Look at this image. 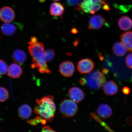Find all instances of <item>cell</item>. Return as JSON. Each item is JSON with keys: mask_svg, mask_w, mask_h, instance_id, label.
<instances>
[{"mask_svg": "<svg viewBox=\"0 0 132 132\" xmlns=\"http://www.w3.org/2000/svg\"><path fill=\"white\" fill-rule=\"evenodd\" d=\"M28 50L32 57V68H37L39 71L42 73L51 74L52 71L50 70L46 63L44 56V45L43 43L38 41L35 37L31 38L29 42Z\"/></svg>", "mask_w": 132, "mask_h": 132, "instance_id": "obj_1", "label": "cell"}, {"mask_svg": "<svg viewBox=\"0 0 132 132\" xmlns=\"http://www.w3.org/2000/svg\"><path fill=\"white\" fill-rule=\"evenodd\" d=\"M54 98L53 96L48 95L40 100L36 99L37 105L35 107L34 113L44 118L47 122L53 121L56 110Z\"/></svg>", "mask_w": 132, "mask_h": 132, "instance_id": "obj_2", "label": "cell"}, {"mask_svg": "<svg viewBox=\"0 0 132 132\" xmlns=\"http://www.w3.org/2000/svg\"><path fill=\"white\" fill-rule=\"evenodd\" d=\"M105 80V77L103 73L99 71H95L87 76L86 83L89 88L98 90L103 86Z\"/></svg>", "mask_w": 132, "mask_h": 132, "instance_id": "obj_3", "label": "cell"}, {"mask_svg": "<svg viewBox=\"0 0 132 132\" xmlns=\"http://www.w3.org/2000/svg\"><path fill=\"white\" fill-rule=\"evenodd\" d=\"M106 4L105 0H84L81 3L80 9L84 12L93 14Z\"/></svg>", "mask_w": 132, "mask_h": 132, "instance_id": "obj_4", "label": "cell"}, {"mask_svg": "<svg viewBox=\"0 0 132 132\" xmlns=\"http://www.w3.org/2000/svg\"><path fill=\"white\" fill-rule=\"evenodd\" d=\"M75 103L72 100L66 99L60 103L59 110L64 117L71 118L76 114L78 108Z\"/></svg>", "mask_w": 132, "mask_h": 132, "instance_id": "obj_5", "label": "cell"}, {"mask_svg": "<svg viewBox=\"0 0 132 132\" xmlns=\"http://www.w3.org/2000/svg\"><path fill=\"white\" fill-rule=\"evenodd\" d=\"M95 63L92 59H82L77 63V70L81 74L90 73L94 70Z\"/></svg>", "mask_w": 132, "mask_h": 132, "instance_id": "obj_6", "label": "cell"}, {"mask_svg": "<svg viewBox=\"0 0 132 132\" xmlns=\"http://www.w3.org/2000/svg\"><path fill=\"white\" fill-rule=\"evenodd\" d=\"M106 20L103 16L100 15L92 16L89 21L88 29L90 30H98L105 25Z\"/></svg>", "mask_w": 132, "mask_h": 132, "instance_id": "obj_7", "label": "cell"}, {"mask_svg": "<svg viewBox=\"0 0 132 132\" xmlns=\"http://www.w3.org/2000/svg\"><path fill=\"white\" fill-rule=\"evenodd\" d=\"M59 71L61 75L65 77H70L73 75L75 71L74 64L70 61L63 62L59 67Z\"/></svg>", "mask_w": 132, "mask_h": 132, "instance_id": "obj_8", "label": "cell"}, {"mask_svg": "<svg viewBox=\"0 0 132 132\" xmlns=\"http://www.w3.org/2000/svg\"><path fill=\"white\" fill-rule=\"evenodd\" d=\"M15 17L14 11L12 8L5 6L0 10V19L5 23L12 22Z\"/></svg>", "mask_w": 132, "mask_h": 132, "instance_id": "obj_9", "label": "cell"}, {"mask_svg": "<svg viewBox=\"0 0 132 132\" xmlns=\"http://www.w3.org/2000/svg\"><path fill=\"white\" fill-rule=\"evenodd\" d=\"M69 97L71 100L76 103H79L85 98V94L81 89L79 87H72L69 90Z\"/></svg>", "mask_w": 132, "mask_h": 132, "instance_id": "obj_10", "label": "cell"}, {"mask_svg": "<svg viewBox=\"0 0 132 132\" xmlns=\"http://www.w3.org/2000/svg\"><path fill=\"white\" fill-rule=\"evenodd\" d=\"M103 90L105 94L112 96L116 94L118 90V87L116 82L112 80L105 82L103 86Z\"/></svg>", "mask_w": 132, "mask_h": 132, "instance_id": "obj_11", "label": "cell"}, {"mask_svg": "<svg viewBox=\"0 0 132 132\" xmlns=\"http://www.w3.org/2000/svg\"><path fill=\"white\" fill-rule=\"evenodd\" d=\"M97 111L99 116L104 119L110 118L112 114L111 108L105 104H101L99 105Z\"/></svg>", "mask_w": 132, "mask_h": 132, "instance_id": "obj_12", "label": "cell"}, {"mask_svg": "<svg viewBox=\"0 0 132 132\" xmlns=\"http://www.w3.org/2000/svg\"><path fill=\"white\" fill-rule=\"evenodd\" d=\"M22 68L17 64H11L8 68V75L12 78H19L22 74Z\"/></svg>", "mask_w": 132, "mask_h": 132, "instance_id": "obj_13", "label": "cell"}, {"mask_svg": "<svg viewBox=\"0 0 132 132\" xmlns=\"http://www.w3.org/2000/svg\"><path fill=\"white\" fill-rule=\"evenodd\" d=\"M121 42L126 47L128 52H132V31L124 33L120 36Z\"/></svg>", "mask_w": 132, "mask_h": 132, "instance_id": "obj_14", "label": "cell"}, {"mask_svg": "<svg viewBox=\"0 0 132 132\" xmlns=\"http://www.w3.org/2000/svg\"><path fill=\"white\" fill-rule=\"evenodd\" d=\"M65 8L63 5L60 3L54 2L51 4L50 9L51 15L54 16H61L63 14Z\"/></svg>", "mask_w": 132, "mask_h": 132, "instance_id": "obj_15", "label": "cell"}, {"mask_svg": "<svg viewBox=\"0 0 132 132\" xmlns=\"http://www.w3.org/2000/svg\"><path fill=\"white\" fill-rule=\"evenodd\" d=\"M18 112L21 118L23 119H27L32 115V109L29 105L24 104L20 106Z\"/></svg>", "mask_w": 132, "mask_h": 132, "instance_id": "obj_16", "label": "cell"}, {"mask_svg": "<svg viewBox=\"0 0 132 132\" xmlns=\"http://www.w3.org/2000/svg\"><path fill=\"white\" fill-rule=\"evenodd\" d=\"M12 58L15 62L22 65L26 61V55L23 51L20 49H16L13 52Z\"/></svg>", "mask_w": 132, "mask_h": 132, "instance_id": "obj_17", "label": "cell"}, {"mask_svg": "<svg viewBox=\"0 0 132 132\" xmlns=\"http://www.w3.org/2000/svg\"><path fill=\"white\" fill-rule=\"evenodd\" d=\"M118 24L120 28L122 30H128L132 27V20L128 16H123L119 20Z\"/></svg>", "mask_w": 132, "mask_h": 132, "instance_id": "obj_18", "label": "cell"}, {"mask_svg": "<svg viewBox=\"0 0 132 132\" xmlns=\"http://www.w3.org/2000/svg\"><path fill=\"white\" fill-rule=\"evenodd\" d=\"M16 28L14 24L10 23L3 24L1 27V31L5 35L11 36L14 35L16 32Z\"/></svg>", "mask_w": 132, "mask_h": 132, "instance_id": "obj_19", "label": "cell"}, {"mask_svg": "<svg viewBox=\"0 0 132 132\" xmlns=\"http://www.w3.org/2000/svg\"><path fill=\"white\" fill-rule=\"evenodd\" d=\"M113 53L118 56H123L127 53L128 51L123 44L121 42H116L113 44Z\"/></svg>", "mask_w": 132, "mask_h": 132, "instance_id": "obj_20", "label": "cell"}, {"mask_svg": "<svg viewBox=\"0 0 132 132\" xmlns=\"http://www.w3.org/2000/svg\"><path fill=\"white\" fill-rule=\"evenodd\" d=\"M55 53L53 49H48L44 52V56L46 62H50L55 56Z\"/></svg>", "mask_w": 132, "mask_h": 132, "instance_id": "obj_21", "label": "cell"}, {"mask_svg": "<svg viewBox=\"0 0 132 132\" xmlns=\"http://www.w3.org/2000/svg\"><path fill=\"white\" fill-rule=\"evenodd\" d=\"M9 93L6 89L0 87V102H3L7 100L9 98Z\"/></svg>", "mask_w": 132, "mask_h": 132, "instance_id": "obj_22", "label": "cell"}, {"mask_svg": "<svg viewBox=\"0 0 132 132\" xmlns=\"http://www.w3.org/2000/svg\"><path fill=\"white\" fill-rule=\"evenodd\" d=\"M82 0H66V3L69 6H74L77 10H80V5Z\"/></svg>", "mask_w": 132, "mask_h": 132, "instance_id": "obj_23", "label": "cell"}, {"mask_svg": "<svg viewBox=\"0 0 132 132\" xmlns=\"http://www.w3.org/2000/svg\"><path fill=\"white\" fill-rule=\"evenodd\" d=\"M8 68L7 64L4 61L0 59V75H4L7 73Z\"/></svg>", "mask_w": 132, "mask_h": 132, "instance_id": "obj_24", "label": "cell"}, {"mask_svg": "<svg viewBox=\"0 0 132 132\" xmlns=\"http://www.w3.org/2000/svg\"><path fill=\"white\" fill-rule=\"evenodd\" d=\"M42 119V117L40 116H37L35 118L28 120L27 122L30 125L32 126H35L39 123H41Z\"/></svg>", "mask_w": 132, "mask_h": 132, "instance_id": "obj_25", "label": "cell"}, {"mask_svg": "<svg viewBox=\"0 0 132 132\" xmlns=\"http://www.w3.org/2000/svg\"><path fill=\"white\" fill-rule=\"evenodd\" d=\"M126 65L129 68L132 69V53L128 54L126 59Z\"/></svg>", "mask_w": 132, "mask_h": 132, "instance_id": "obj_26", "label": "cell"}, {"mask_svg": "<svg viewBox=\"0 0 132 132\" xmlns=\"http://www.w3.org/2000/svg\"><path fill=\"white\" fill-rule=\"evenodd\" d=\"M42 132H56L52 127L49 126H45L42 129Z\"/></svg>", "mask_w": 132, "mask_h": 132, "instance_id": "obj_27", "label": "cell"}, {"mask_svg": "<svg viewBox=\"0 0 132 132\" xmlns=\"http://www.w3.org/2000/svg\"><path fill=\"white\" fill-rule=\"evenodd\" d=\"M122 92L125 95H128L130 93V89L128 87H125L123 89Z\"/></svg>", "mask_w": 132, "mask_h": 132, "instance_id": "obj_28", "label": "cell"}, {"mask_svg": "<svg viewBox=\"0 0 132 132\" xmlns=\"http://www.w3.org/2000/svg\"><path fill=\"white\" fill-rule=\"evenodd\" d=\"M3 39V37L1 35V34H0V40H2Z\"/></svg>", "mask_w": 132, "mask_h": 132, "instance_id": "obj_29", "label": "cell"}, {"mask_svg": "<svg viewBox=\"0 0 132 132\" xmlns=\"http://www.w3.org/2000/svg\"><path fill=\"white\" fill-rule=\"evenodd\" d=\"M52 1L54 2H57L60 1V0H52Z\"/></svg>", "mask_w": 132, "mask_h": 132, "instance_id": "obj_30", "label": "cell"}]
</instances>
